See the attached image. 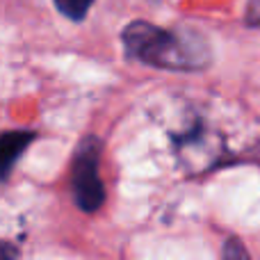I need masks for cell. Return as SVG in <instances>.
<instances>
[{
    "label": "cell",
    "instance_id": "cell-1",
    "mask_svg": "<svg viewBox=\"0 0 260 260\" xmlns=\"http://www.w3.org/2000/svg\"><path fill=\"white\" fill-rule=\"evenodd\" d=\"M121 41L128 57L155 69L199 71L210 64L208 44L187 30L174 32L146 21H135L121 32Z\"/></svg>",
    "mask_w": 260,
    "mask_h": 260
},
{
    "label": "cell",
    "instance_id": "cell-2",
    "mask_svg": "<svg viewBox=\"0 0 260 260\" xmlns=\"http://www.w3.org/2000/svg\"><path fill=\"white\" fill-rule=\"evenodd\" d=\"M99 157H101V139L87 137L80 142L73 155V199L82 212H96L105 201V189L99 176Z\"/></svg>",
    "mask_w": 260,
    "mask_h": 260
},
{
    "label": "cell",
    "instance_id": "cell-3",
    "mask_svg": "<svg viewBox=\"0 0 260 260\" xmlns=\"http://www.w3.org/2000/svg\"><path fill=\"white\" fill-rule=\"evenodd\" d=\"M35 139L32 133H5L3 135V144H0V151H3V174L7 176L12 171L14 162L18 160V155L23 153V148Z\"/></svg>",
    "mask_w": 260,
    "mask_h": 260
},
{
    "label": "cell",
    "instance_id": "cell-4",
    "mask_svg": "<svg viewBox=\"0 0 260 260\" xmlns=\"http://www.w3.org/2000/svg\"><path fill=\"white\" fill-rule=\"evenodd\" d=\"M53 3L62 16L71 18V21H82L89 14L94 0H53Z\"/></svg>",
    "mask_w": 260,
    "mask_h": 260
},
{
    "label": "cell",
    "instance_id": "cell-5",
    "mask_svg": "<svg viewBox=\"0 0 260 260\" xmlns=\"http://www.w3.org/2000/svg\"><path fill=\"white\" fill-rule=\"evenodd\" d=\"M231 256H242V258L249 256L247 249L240 244V240H231V242L224 247V258H231Z\"/></svg>",
    "mask_w": 260,
    "mask_h": 260
}]
</instances>
